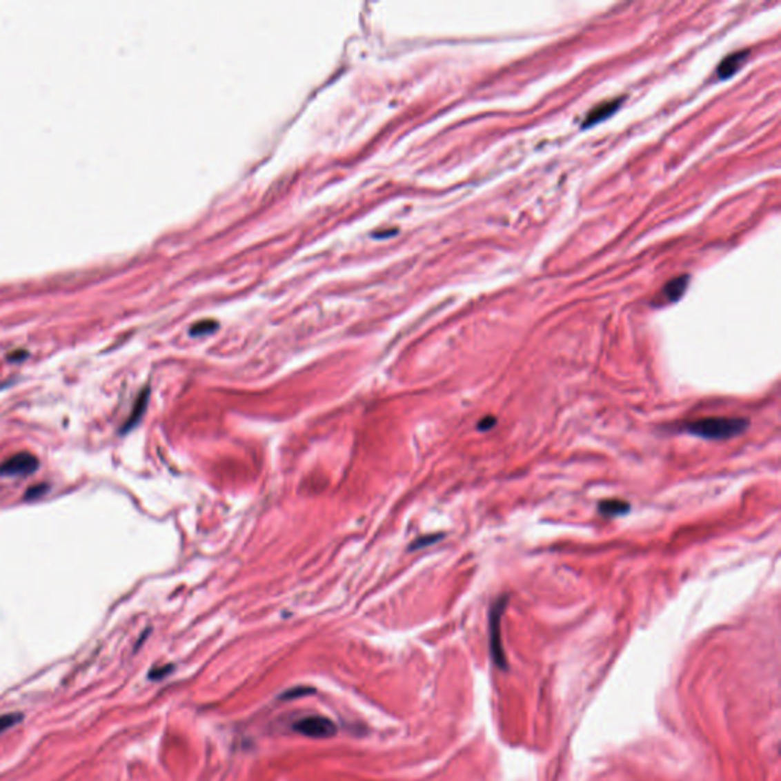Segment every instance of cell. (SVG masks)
<instances>
[{"instance_id":"4","label":"cell","mask_w":781,"mask_h":781,"mask_svg":"<svg viewBox=\"0 0 781 781\" xmlns=\"http://www.w3.org/2000/svg\"><path fill=\"white\" fill-rule=\"evenodd\" d=\"M39 468V459L32 453L21 452L6 459L0 466V475L3 476H26L32 475Z\"/></svg>"},{"instance_id":"6","label":"cell","mask_w":781,"mask_h":781,"mask_svg":"<svg viewBox=\"0 0 781 781\" xmlns=\"http://www.w3.org/2000/svg\"><path fill=\"white\" fill-rule=\"evenodd\" d=\"M621 104V99H615V101H604L600 106L594 107L591 110V113L588 115V118L584 119L583 122V127H591L594 124H598V122L604 121L606 118H609L612 113L617 112V108Z\"/></svg>"},{"instance_id":"14","label":"cell","mask_w":781,"mask_h":781,"mask_svg":"<svg viewBox=\"0 0 781 781\" xmlns=\"http://www.w3.org/2000/svg\"><path fill=\"white\" fill-rule=\"evenodd\" d=\"M441 537H443V536H441V534H438V536H426V537H422V539H417V540L414 542V545H412L411 548H412V549H417V548H422V546H426V545H432V544H435V542H437L438 539H441Z\"/></svg>"},{"instance_id":"7","label":"cell","mask_w":781,"mask_h":781,"mask_svg":"<svg viewBox=\"0 0 781 781\" xmlns=\"http://www.w3.org/2000/svg\"><path fill=\"white\" fill-rule=\"evenodd\" d=\"M600 515L604 517H617L627 515L631 511V504L621 499H606L598 504Z\"/></svg>"},{"instance_id":"10","label":"cell","mask_w":781,"mask_h":781,"mask_svg":"<svg viewBox=\"0 0 781 781\" xmlns=\"http://www.w3.org/2000/svg\"><path fill=\"white\" fill-rule=\"evenodd\" d=\"M313 693H315V689H312V686H306V685L293 686V689L287 690V691L281 694L279 700H292V699L306 698V696H310V694H313Z\"/></svg>"},{"instance_id":"11","label":"cell","mask_w":781,"mask_h":781,"mask_svg":"<svg viewBox=\"0 0 781 781\" xmlns=\"http://www.w3.org/2000/svg\"><path fill=\"white\" fill-rule=\"evenodd\" d=\"M21 720V714L19 713H11V714H3L0 715V734L6 729L12 728L14 725H17V723Z\"/></svg>"},{"instance_id":"5","label":"cell","mask_w":781,"mask_h":781,"mask_svg":"<svg viewBox=\"0 0 781 781\" xmlns=\"http://www.w3.org/2000/svg\"><path fill=\"white\" fill-rule=\"evenodd\" d=\"M749 57V50H739V52H734L731 55H728L725 60L722 61L720 66L718 68V75L722 79H726L729 77H733L737 70L742 69V66L744 63H747Z\"/></svg>"},{"instance_id":"9","label":"cell","mask_w":781,"mask_h":781,"mask_svg":"<svg viewBox=\"0 0 781 781\" xmlns=\"http://www.w3.org/2000/svg\"><path fill=\"white\" fill-rule=\"evenodd\" d=\"M147 402H148V389H144V393L139 395V399H137V402L135 404L132 415H130V418L127 420V426H126L124 431H128L130 428H133V426L141 420L144 411H146V408H147Z\"/></svg>"},{"instance_id":"12","label":"cell","mask_w":781,"mask_h":781,"mask_svg":"<svg viewBox=\"0 0 781 781\" xmlns=\"http://www.w3.org/2000/svg\"><path fill=\"white\" fill-rule=\"evenodd\" d=\"M215 327H217V322H214V321H201V322L195 324L194 327L191 328V335H194V336L205 335V333L212 331Z\"/></svg>"},{"instance_id":"15","label":"cell","mask_w":781,"mask_h":781,"mask_svg":"<svg viewBox=\"0 0 781 781\" xmlns=\"http://www.w3.org/2000/svg\"><path fill=\"white\" fill-rule=\"evenodd\" d=\"M496 423H497L496 417H493V415H487V417H484V418H482V420L480 422V424H478V429H480L481 432H487V431H490L491 428H495Z\"/></svg>"},{"instance_id":"8","label":"cell","mask_w":781,"mask_h":781,"mask_svg":"<svg viewBox=\"0 0 781 781\" xmlns=\"http://www.w3.org/2000/svg\"><path fill=\"white\" fill-rule=\"evenodd\" d=\"M686 286H689V277H686V275H682V277H678L675 279H671L670 283L665 284L664 290H662V296H665V299H667L669 302H675L684 295Z\"/></svg>"},{"instance_id":"2","label":"cell","mask_w":781,"mask_h":781,"mask_svg":"<svg viewBox=\"0 0 781 781\" xmlns=\"http://www.w3.org/2000/svg\"><path fill=\"white\" fill-rule=\"evenodd\" d=\"M507 602H508V595L499 597L495 602V604L491 606L490 617H488L490 653H491V658H493V662L501 670H508L507 656H505L504 646H502V631H501L502 615H504L505 606H507Z\"/></svg>"},{"instance_id":"13","label":"cell","mask_w":781,"mask_h":781,"mask_svg":"<svg viewBox=\"0 0 781 781\" xmlns=\"http://www.w3.org/2000/svg\"><path fill=\"white\" fill-rule=\"evenodd\" d=\"M171 670H172V665H164V667L153 669L150 673V679H155V681H157V679H162L166 675H170Z\"/></svg>"},{"instance_id":"3","label":"cell","mask_w":781,"mask_h":781,"mask_svg":"<svg viewBox=\"0 0 781 781\" xmlns=\"http://www.w3.org/2000/svg\"><path fill=\"white\" fill-rule=\"evenodd\" d=\"M293 731L312 739H328L337 734L335 722L322 715H310L293 723Z\"/></svg>"},{"instance_id":"1","label":"cell","mask_w":781,"mask_h":781,"mask_svg":"<svg viewBox=\"0 0 781 781\" xmlns=\"http://www.w3.org/2000/svg\"><path fill=\"white\" fill-rule=\"evenodd\" d=\"M749 422L740 417H706L684 424V431L704 439H729L748 429Z\"/></svg>"}]
</instances>
